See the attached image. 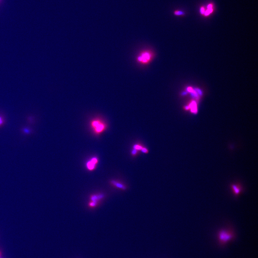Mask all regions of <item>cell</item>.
Wrapping results in <instances>:
<instances>
[{
  "label": "cell",
  "instance_id": "30bf717a",
  "mask_svg": "<svg viewBox=\"0 0 258 258\" xmlns=\"http://www.w3.org/2000/svg\"><path fill=\"white\" fill-rule=\"evenodd\" d=\"M149 55L147 54H145L140 58V60H143L144 62H146L147 60H149Z\"/></svg>",
  "mask_w": 258,
  "mask_h": 258
},
{
  "label": "cell",
  "instance_id": "7c38bea8",
  "mask_svg": "<svg viewBox=\"0 0 258 258\" xmlns=\"http://www.w3.org/2000/svg\"><path fill=\"white\" fill-rule=\"evenodd\" d=\"M213 12V9L212 8H211V9H207V10L206 11H205V13H204V15H205V16H208V15H209L210 14L212 13Z\"/></svg>",
  "mask_w": 258,
  "mask_h": 258
},
{
  "label": "cell",
  "instance_id": "d6986e66",
  "mask_svg": "<svg viewBox=\"0 0 258 258\" xmlns=\"http://www.w3.org/2000/svg\"><path fill=\"white\" fill-rule=\"evenodd\" d=\"M142 151L143 152V153H146L147 152V150L146 149H142Z\"/></svg>",
  "mask_w": 258,
  "mask_h": 258
},
{
  "label": "cell",
  "instance_id": "6da1fadb",
  "mask_svg": "<svg viewBox=\"0 0 258 258\" xmlns=\"http://www.w3.org/2000/svg\"><path fill=\"white\" fill-rule=\"evenodd\" d=\"M217 237L218 245L221 247H224L235 240L236 235L232 227L229 226L219 230L217 233Z\"/></svg>",
  "mask_w": 258,
  "mask_h": 258
},
{
  "label": "cell",
  "instance_id": "52a82bcc",
  "mask_svg": "<svg viewBox=\"0 0 258 258\" xmlns=\"http://www.w3.org/2000/svg\"><path fill=\"white\" fill-rule=\"evenodd\" d=\"M189 108L191 107L192 112L194 113H196L197 112V109L196 108V104L195 101H193L190 104L189 106Z\"/></svg>",
  "mask_w": 258,
  "mask_h": 258
},
{
  "label": "cell",
  "instance_id": "9a60e30c",
  "mask_svg": "<svg viewBox=\"0 0 258 258\" xmlns=\"http://www.w3.org/2000/svg\"><path fill=\"white\" fill-rule=\"evenodd\" d=\"M195 91H196L197 92H198V93L200 95H202V92L201 91L198 89H195Z\"/></svg>",
  "mask_w": 258,
  "mask_h": 258
},
{
  "label": "cell",
  "instance_id": "ac0fdd59",
  "mask_svg": "<svg viewBox=\"0 0 258 258\" xmlns=\"http://www.w3.org/2000/svg\"><path fill=\"white\" fill-rule=\"evenodd\" d=\"M213 8V5L212 4H209L207 6V9H211Z\"/></svg>",
  "mask_w": 258,
  "mask_h": 258
},
{
  "label": "cell",
  "instance_id": "4fadbf2b",
  "mask_svg": "<svg viewBox=\"0 0 258 258\" xmlns=\"http://www.w3.org/2000/svg\"><path fill=\"white\" fill-rule=\"evenodd\" d=\"M23 132L26 134H29L31 132L30 129L27 128H25L23 129Z\"/></svg>",
  "mask_w": 258,
  "mask_h": 258
},
{
  "label": "cell",
  "instance_id": "277c9868",
  "mask_svg": "<svg viewBox=\"0 0 258 258\" xmlns=\"http://www.w3.org/2000/svg\"><path fill=\"white\" fill-rule=\"evenodd\" d=\"M230 188L235 197H237L241 193L243 192L244 190L241 184L239 182L231 184Z\"/></svg>",
  "mask_w": 258,
  "mask_h": 258
},
{
  "label": "cell",
  "instance_id": "e0dca14e",
  "mask_svg": "<svg viewBox=\"0 0 258 258\" xmlns=\"http://www.w3.org/2000/svg\"><path fill=\"white\" fill-rule=\"evenodd\" d=\"M187 91H189V92H192V91H194V90L192 88H191V87H189L188 88H187Z\"/></svg>",
  "mask_w": 258,
  "mask_h": 258
},
{
  "label": "cell",
  "instance_id": "44dd1931",
  "mask_svg": "<svg viewBox=\"0 0 258 258\" xmlns=\"http://www.w3.org/2000/svg\"><path fill=\"white\" fill-rule=\"evenodd\" d=\"M189 108H189V106H187V107H185V109H189Z\"/></svg>",
  "mask_w": 258,
  "mask_h": 258
},
{
  "label": "cell",
  "instance_id": "5bb4252c",
  "mask_svg": "<svg viewBox=\"0 0 258 258\" xmlns=\"http://www.w3.org/2000/svg\"><path fill=\"white\" fill-rule=\"evenodd\" d=\"M200 11H201V13L202 14V15H204V13L205 12V8H204V7H201Z\"/></svg>",
  "mask_w": 258,
  "mask_h": 258
},
{
  "label": "cell",
  "instance_id": "5b68a950",
  "mask_svg": "<svg viewBox=\"0 0 258 258\" xmlns=\"http://www.w3.org/2000/svg\"><path fill=\"white\" fill-rule=\"evenodd\" d=\"M98 158L94 157L89 159L86 163V167L89 171L95 170L98 163Z\"/></svg>",
  "mask_w": 258,
  "mask_h": 258
},
{
  "label": "cell",
  "instance_id": "8fae6325",
  "mask_svg": "<svg viewBox=\"0 0 258 258\" xmlns=\"http://www.w3.org/2000/svg\"><path fill=\"white\" fill-rule=\"evenodd\" d=\"M5 122V118L2 115H0V127L2 126Z\"/></svg>",
  "mask_w": 258,
  "mask_h": 258
},
{
  "label": "cell",
  "instance_id": "ba28073f",
  "mask_svg": "<svg viewBox=\"0 0 258 258\" xmlns=\"http://www.w3.org/2000/svg\"><path fill=\"white\" fill-rule=\"evenodd\" d=\"M174 14L177 16H182L185 15V13L183 11L179 10H175L174 11Z\"/></svg>",
  "mask_w": 258,
  "mask_h": 258
},
{
  "label": "cell",
  "instance_id": "7a4b0ae2",
  "mask_svg": "<svg viewBox=\"0 0 258 258\" xmlns=\"http://www.w3.org/2000/svg\"><path fill=\"white\" fill-rule=\"evenodd\" d=\"M90 125L96 135H100L105 131L106 126L103 121L99 118H95L91 121Z\"/></svg>",
  "mask_w": 258,
  "mask_h": 258
},
{
  "label": "cell",
  "instance_id": "9c48e42d",
  "mask_svg": "<svg viewBox=\"0 0 258 258\" xmlns=\"http://www.w3.org/2000/svg\"><path fill=\"white\" fill-rule=\"evenodd\" d=\"M98 205V204L96 203L92 202V201H90L88 203L89 207L91 208H95Z\"/></svg>",
  "mask_w": 258,
  "mask_h": 258
},
{
  "label": "cell",
  "instance_id": "2e32d148",
  "mask_svg": "<svg viewBox=\"0 0 258 258\" xmlns=\"http://www.w3.org/2000/svg\"><path fill=\"white\" fill-rule=\"evenodd\" d=\"M135 149H142V147L140 146L136 145V146H135Z\"/></svg>",
  "mask_w": 258,
  "mask_h": 258
},
{
  "label": "cell",
  "instance_id": "ffe728a7",
  "mask_svg": "<svg viewBox=\"0 0 258 258\" xmlns=\"http://www.w3.org/2000/svg\"><path fill=\"white\" fill-rule=\"evenodd\" d=\"M137 153L136 151V150H134L132 152V154L133 155H135Z\"/></svg>",
  "mask_w": 258,
  "mask_h": 258
},
{
  "label": "cell",
  "instance_id": "8992f818",
  "mask_svg": "<svg viewBox=\"0 0 258 258\" xmlns=\"http://www.w3.org/2000/svg\"><path fill=\"white\" fill-rule=\"evenodd\" d=\"M105 197L104 194H97L91 195L90 197V201H92L96 203L97 204H99L100 201H102Z\"/></svg>",
  "mask_w": 258,
  "mask_h": 258
},
{
  "label": "cell",
  "instance_id": "7402d4cb",
  "mask_svg": "<svg viewBox=\"0 0 258 258\" xmlns=\"http://www.w3.org/2000/svg\"><path fill=\"white\" fill-rule=\"evenodd\" d=\"M187 94V93L185 92V93H183V94H184V95H185V94Z\"/></svg>",
  "mask_w": 258,
  "mask_h": 258
},
{
  "label": "cell",
  "instance_id": "3957f363",
  "mask_svg": "<svg viewBox=\"0 0 258 258\" xmlns=\"http://www.w3.org/2000/svg\"><path fill=\"white\" fill-rule=\"evenodd\" d=\"M109 183L113 187L122 191H126L128 189V185L120 180L112 179L110 180Z\"/></svg>",
  "mask_w": 258,
  "mask_h": 258
}]
</instances>
